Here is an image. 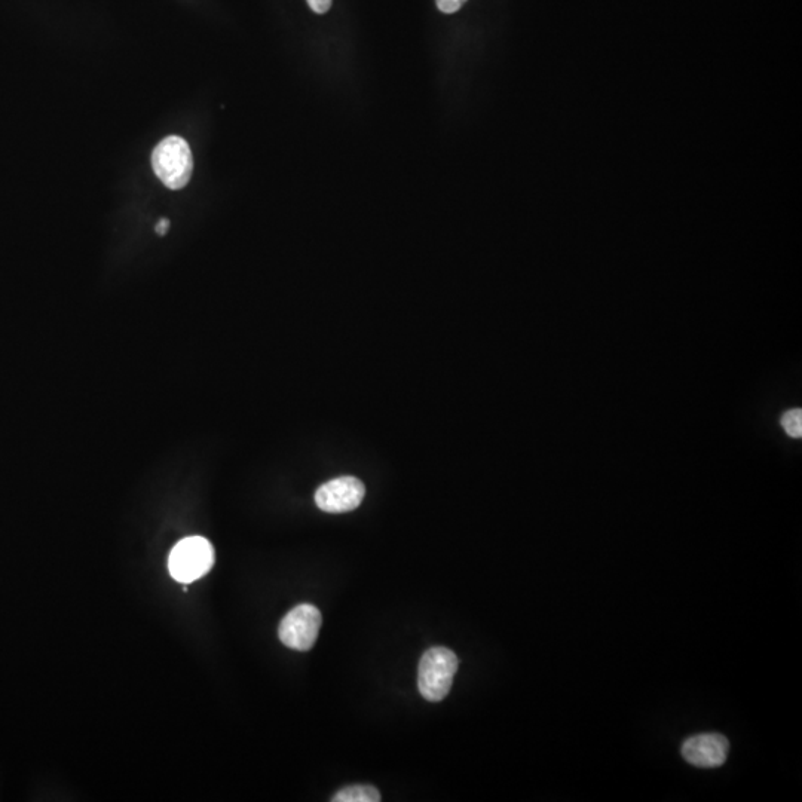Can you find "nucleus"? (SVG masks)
Instances as JSON below:
<instances>
[{
  "label": "nucleus",
  "mask_w": 802,
  "mask_h": 802,
  "mask_svg": "<svg viewBox=\"0 0 802 802\" xmlns=\"http://www.w3.org/2000/svg\"><path fill=\"white\" fill-rule=\"evenodd\" d=\"M168 228H170V222H168V219H161L159 220L158 225H156V234H158L159 237H164V235L167 234Z\"/></svg>",
  "instance_id": "nucleus-11"
},
{
  "label": "nucleus",
  "mask_w": 802,
  "mask_h": 802,
  "mask_svg": "<svg viewBox=\"0 0 802 802\" xmlns=\"http://www.w3.org/2000/svg\"><path fill=\"white\" fill-rule=\"evenodd\" d=\"M306 2L315 14H326L332 8V0H306Z\"/></svg>",
  "instance_id": "nucleus-10"
},
{
  "label": "nucleus",
  "mask_w": 802,
  "mask_h": 802,
  "mask_svg": "<svg viewBox=\"0 0 802 802\" xmlns=\"http://www.w3.org/2000/svg\"><path fill=\"white\" fill-rule=\"evenodd\" d=\"M467 0H436L437 8L445 14H455L465 5Z\"/></svg>",
  "instance_id": "nucleus-9"
},
{
  "label": "nucleus",
  "mask_w": 802,
  "mask_h": 802,
  "mask_svg": "<svg viewBox=\"0 0 802 802\" xmlns=\"http://www.w3.org/2000/svg\"><path fill=\"white\" fill-rule=\"evenodd\" d=\"M366 488L357 477L344 476L324 483L315 492V504L324 513H348L360 507Z\"/></svg>",
  "instance_id": "nucleus-5"
},
{
  "label": "nucleus",
  "mask_w": 802,
  "mask_h": 802,
  "mask_svg": "<svg viewBox=\"0 0 802 802\" xmlns=\"http://www.w3.org/2000/svg\"><path fill=\"white\" fill-rule=\"evenodd\" d=\"M321 612L317 606L303 603L293 608L281 621L278 636L286 647L309 651L317 642L321 627Z\"/></svg>",
  "instance_id": "nucleus-4"
},
{
  "label": "nucleus",
  "mask_w": 802,
  "mask_h": 802,
  "mask_svg": "<svg viewBox=\"0 0 802 802\" xmlns=\"http://www.w3.org/2000/svg\"><path fill=\"white\" fill-rule=\"evenodd\" d=\"M152 168L156 177L168 189L179 191L188 185L194 171V156L188 142L179 136L162 140L152 153Z\"/></svg>",
  "instance_id": "nucleus-1"
},
{
  "label": "nucleus",
  "mask_w": 802,
  "mask_h": 802,
  "mask_svg": "<svg viewBox=\"0 0 802 802\" xmlns=\"http://www.w3.org/2000/svg\"><path fill=\"white\" fill-rule=\"evenodd\" d=\"M459 661L448 648H431L422 655L418 670L419 693L428 702H442L451 691Z\"/></svg>",
  "instance_id": "nucleus-2"
},
{
  "label": "nucleus",
  "mask_w": 802,
  "mask_h": 802,
  "mask_svg": "<svg viewBox=\"0 0 802 802\" xmlns=\"http://www.w3.org/2000/svg\"><path fill=\"white\" fill-rule=\"evenodd\" d=\"M782 422L783 430L795 439H800L802 436V410L792 409L786 412L780 419Z\"/></svg>",
  "instance_id": "nucleus-8"
},
{
  "label": "nucleus",
  "mask_w": 802,
  "mask_h": 802,
  "mask_svg": "<svg viewBox=\"0 0 802 802\" xmlns=\"http://www.w3.org/2000/svg\"><path fill=\"white\" fill-rule=\"evenodd\" d=\"M728 749V740L721 734H699L682 745V756L696 767L715 768L724 764Z\"/></svg>",
  "instance_id": "nucleus-6"
},
{
  "label": "nucleus",
  "mask_w": 802,
  "mask_h": 802,
  "mask_svg": "<svg viewBox=\"0 0 802 802\" xmlns=\"http://www.w3.org/2000/svg\"><path fill=\"white\" fill-rule=\"evenodd\" d=\"M214 565V549L202 537H189L176 544L168 559L171 577L179 583H192L208 574Z\"/></svg>",
  "instance_id": "nucleus-3"
},
{
  "label": "nucleus",
  "mask_w": 802,
  "mask_h": 802,
  "mask_svg": "<svg viewBox=\"0 0 802 802\" xmlns=\"http://www.w3.org/2000/svg\"><path fill=\"white\" fill-rule=\"evenodd\" d=\"M333 802H379L381 794L375 786L355 785L342 789L333 797Z\"/></svg>",
  "instance_id": "nucleus-7"
}]
</instances>
